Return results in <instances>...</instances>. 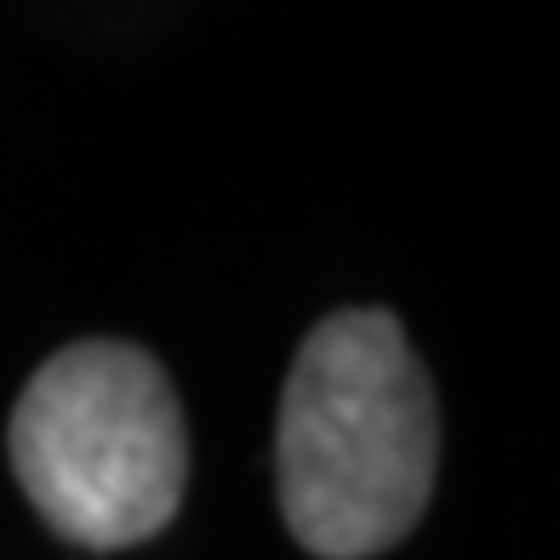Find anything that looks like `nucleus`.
I'll use <instances>...</instances> for the list:
<instances>
[{
    "label": "nucleus",
    "mask_w": 560,
    "mask_h": 560,
    "mask_svg": "<svg viewBox=\"0 0 560 560\" xmlns=\"http://www.w3.org/2000/svg\"><path fill=\"white\" fill-rule=\"evenodd\" d=\"M441 464L435 389L384 310L326 315L287 372L275 487L292 538L320 560H372L423 521Z\"/></svg>",
    "instance_id": "1"
},
{
    "label": "nucleus",
    "mask_w": 560,
    "mask_h": 560,
    "mask_svg": "<svg viewBox=\"0 0 560 560\" xmlns=\"http://www.w3.org/2000/svg\"><path fill=\"white\" fill-rule=\"evenodd\" d=\"M12 469L46 526L81 549H132L177 515L189 435L155 354L115 338L69 343L12 412Z\"/></svg>",
    "instance_id": "2"
}]
</instances>
